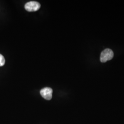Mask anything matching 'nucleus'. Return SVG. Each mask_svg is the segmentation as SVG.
I'll use <instances>...</instances> for the list:
<instances>
[{
    "label": "nucleus",
    "instance_id": "obj_2",
    "mask_svg": "<svg viewBox=\"0 0 124 124\" xmlns=\"http://www.w3.org/2000/svg\"><path fill=\"white\" fill-rule=\"evenodd\" d=\"M25 9L28 12H35L40 9V5L36 1H30L25 5Z\"/></svg>",
    "mask_w": 124,
    "mask_h": 124
},
{
    "label": "nucleus",
    "instance_id": "obj_4",
    "mask_svg": "<svg viewBox=\"0 0 124 124\" xmlns=\"http://www.w3.org/2000/svg\"><path fill=\"white\" fill-rule=\"evenodd\" d=\"M5 63V58L1 54H0V66H3Z\"/></svg>",
    "mask_w": 124,
    "mask_h": 124
},
{
    "label": "nucleus",
    "instance_id": "obj_3",
    "mask_svg": "<svg viewBox=\"0 0 124 124\" xmlns=\"http://www.w3.org/2000/svg\"><path fill=\"white\" fill-rule=\"evenodd\" d=\"M53 89L50 87H45L41 89L40 91L41 96L46 100H50L53 96Z\"/></svg>",
    "mask_w": 124,
    "mask_h": 124
},
{
    "label": "nucleus",
    "instance_id": "obj_1",
    "mask_svg": "<svg viewBox=\"0 0 124 124\" xmlns=\"http://www.w3.org/2000/svg\"><path fill=\"white\" fill-rule=\"evenodd\" d=\"M114 53L110 49L104 50L101 54L100 61L102 62H106L107 61L112 59L114 57Z\"/></svg>",
    "mask_w": 124,
    "mask_h": 124
}]
</instances>
